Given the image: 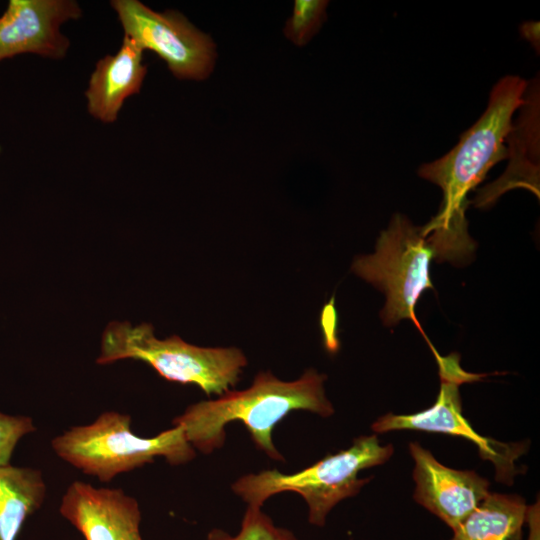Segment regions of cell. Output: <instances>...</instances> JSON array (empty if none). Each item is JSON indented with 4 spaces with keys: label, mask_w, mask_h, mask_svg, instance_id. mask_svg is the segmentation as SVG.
<instances>
[{
    "label": "cell",
    "mask_w": 540,
    "mask_h": 540,
    "mask_svg": "<svg viewBox=\"0 0 540 540\" xmlns=\"http://www.w3.org/2000/svg\"><path fill=\"white\" fill-rule=\"evenodd\" d=\"M337 316L333 306V300L324 307L322 313V329L324 334V343L327 351L335 353L338 350L339 342L336 336Z\"/></svg>",
    "instance_id": "obj_19"
},
{
    "label": "cell",
    "mask_w": 540,
    "mask_h": 540,
    "mask_svg": "<svg viewBox=\"0 0 540 540\" xmlns=\"http://www.w3.org/2000/svg\"><path fill=\"white\" fill-rule=\"evenodd\" d=\"M124 35L164 60L179 79L202 80L212 72L216 51L212 39L176 11L156 12L138 0L110 2Z\"/></svg>",
    "instance_id": "obj_7"
},
{
    "label": "cell",
    "mask_w": 540,
    "mask_h": 540,
    "mask_svg": "<svg viewBox=\"0 0 540 540\" xmlns=\"http://www.w3.org/2000/svg\"><path fill=\"white\" fill-rule=\"evenodd\" d=\"M81 16L74 0H10L0 16V62L27 53L63 59L70 41L61 26Z\"/></svg>",
    "instance_id": "obj_9"
},
{
    "label": "cell",
    "mask_w": 540,
    "mask_h": 540,
    "mask_svg": "<svg viewBox=\"0 0 540 540\" xmlns=\"http://www.w3.org/2000/svg\"><path fill=\"white\" fill-rule=\"evenodd\" d=\"M434 258L421 227L396 213L380 233L375 252L357 257L351 270L385 294L380 314L385 326L409 319L421 330L414 309L421 294L433 289L429 269Z\"/></svg>",
    "instance_id": "obj_6"
},
{
    "label": "cell",
    "mask_w": 540,
    "mask_h": 540,
    "mask_svg": "<svg viewBox=\"0 0 540 540\" xmlns=\"http://www.w3.org/2000/svg\"><path fill=\"white\" fill-rule=\"evenodd\" d=\"M527 513L522 497L490 493L453 530L450 540H521Z\"/></svg>",
    "instance_id": "obj_15"
},
{
    "label": "cell",
    "mask_w": 540,
    "mask_h": 540,
    "mask_svg": "<svg viewBox=\"0 0 540 540\" xmlns=\"http://www.w3.org/2000/svg\"><path fill=\"white\" fill-rule=\"evenodd\" d=\"M123 359L143 361L164 379L196 385L208 396L229 391L247 365V358L235 347H199L176 335L161 340L151 324L114 321L102 334L96 362L104 365Z\"/></svg>",
    "instance_id": "obj_3"
},
{
    "label": "cell",
    "mask_w": 540,
    "mask_h": 540,
    "mask_svg": "<svg viewBox=\"0 0 540 540\" xmlns=\"http://www.w3.org/2000/svg\"><path fill=\"white\" fill-rule=\"evenodd\" d=\"M35 431L31 417L0 412V466L10 464L17 443Z\"/></svg>",
    "instance_id": "obj_18"
},
{
    "label": "cell",
    "mask_w": 540,
    "mask_h": 540,
    "mask_svg": "<svg viewBox=\"0 0 540 540\" xmlns=\"http://www.w3.org/2000/svg\"><path fill=\"white\" fill-rule=\"evenodd\" d=\"M326 375L308 369L295 381H282L271 372L258 373L252 385L227 391L214 400L192 404L172 421L188 443L203 454L223 446L225 426L240 421L255 446L274 460H284L272 441V431L291 411L306 410L322 417L334 413L324 390Z\"/></svg>",
    "instance_id": "obj_2"
},
{
    "label": "cell",
    "mask_w": 540,
    "mask_h": 540,
    "mask_svg": "<svg viewBox=\"0 0 540 540\" xmlns=\"http://www.w3.org/2000/svg\"><path fill=\"white\" fill-rule=\"evenodd\" d=\"M520 114L513 122L512 131L508 137L509 166L497 182L489 189H483L476 197L477 207L491 205L507 189L520 185L526 179L525 171L533 180L538 182L539 175V83L534 79L527 84L524 103L519 108Z\"/></svg>",
    "instance_id": "obj_13"
},
{
    "label": "cell",
    "mask_w": 540,
    "mask_h": 540,
    "mask_svg": "<svg viewBox=\"0 0 540 540\" xmlns=\"http://www.w3.org/2000/svg\"><path fill=\"white\" fill-rule=\"evenodd\" d=\"M59 513L85 540H143L139 503L121 488L76 480L67 487Z\"/></svg>",
    "instance_id": "obj_11"
},
{
    "label": "cell",
    "mask_w": 540,
    "mask_h": 540,
    "mask_svg": "<svg viewBox=\"0 0 540 540\" xmlns=\"http://www.w3.org/2000/svg\"><path fill=\"white\" fill-rule=\"evenodd\" d=\"M393 452V446L381 445L376 435L361 436L348 449L328 455L294 474L264 470L240 477L231 487L248 506L254 507H262L277 493L296 492L307 503L308 521L323 527L335 505L357 495L370 481V478H359L358 473L384 464Z\"/></svg>",
    "instance_id": "obj_5"
},
{
    "label": "cell",
    "mask_w": 540,
    "mask_h": 540,
    "mask_svg": "<svg viewBox=\"0 0 540 540\" xmlns=\"http://www.w3.org/2000/svg\"><path fill=\"white\" fill-rule=\"evenodd\" d=\"M328 1L296 0L284 34L297 46H304L318 32L326 19Z\"/></svg>",
    "instance_id": "obj_17"
},
{
    "label": "cell",
    "mask_w": 540,
    "mask_h": 540,
    "mask_svg": "<svg viewBox=\"0 0 540 540\" xmlns=\"http://www.w3.org/2000/svg\"><path fill=\"white\" fill-rule=\"evenodd\" d=\"M520 34L526 39L533 48L539 53L540 37H539V22L526 21L520 26Z\"/></svg>",
    "instance_id": "obj_20"
},
{
    "label": "cell",
    "mask_w": 540,
    "mask_h": 540,
    "mask_svg": "<svg viewBox=\"0 0 540 540\" xmlns=\"http://www.w3.org/2000/svg\"><path fill=\"white\" fill-rule=\"evenodd\" d=\"M528 82L515 75L502 77L492 88L488 105L479 119L444 156L423 164L418 175L440 187L443 199L438 213L421 227L425 237L455 245L468 237L465 211L468 193L488 171L508 158L507 140L513 116L524 103Z\"/></svg>",
    "instance_id": "obj_1"
},
{
    "label": "cell",
    "mask_w": 540,
    "mask_h": 540,
    "mask_svg": "<svg viewBox=\"0 0 540 540\" xmlns=\"http://www.w3.org/2000/svg\"><path fill=\"white\" fill-rule=\"evenodd\" d=\"M414 460V499L454 530L490 494V482L471 470L440 463L418 442L409 444Z\"/></svg>",
    "instance_id": "obj_10"
},
{
    "label": "cell",
    "mask_w": 540,
    "mask_h": 540,
    "mask_svg": "<svg viewBox=\"0 0 540 540\" xmlns=\"http://www.w3.org/2000/svg\"><path fill=\"white\" fill-rule=\"evenodd\" d=\"M144 50L124 35L119 50L98 60L85 92L92 117L108 124L117 120L125 100L140 92L147 67Z\"/></svg>",
    "instance_id": "obj_12"
},
{
    "label": "cell",
    "mask_w": 540,
    "mask_h": 540,
    "mask_svg": "<svg viewBox=\"0 0 540 540\" xmlns=\"http://www.w3.org/2000/svg\"><path fill=\"white\" fill-rule=\"evenodd\" d=\"M55 454L82 473L107 483L155 458L171 465L191 461L195 449L180 426L144 438L131 430V416L116 411L100 414L87 425L74 426L51 440Z\"/></svg>",
    "instance_id": "obj_4"
},
{
    "label": "cell",
    "mask_w": 540,
    "mask_h": 540,
    "mask_svg": "<svg viewBox=\"0 0 540 540\" xmlns=\"http://www.w3.org/2000/svg\"><path fill=\"white\" fill-rule=\"evenodd\" d=\"M206 540H298L288 529L275 526L273 520L261 507L247 506L240 531L230 535L222 529L213 528Z\"/></svg>",
    "instance_id": "obj_16"
},
{
    "label": "cell",
    "mask_w": 540,
    "mask_h": 540,
    "mask_svg": "<svg viewBox=\"0 0 540 540\" xmlns=\"http://www.w3.org/2000/svg\"><path fill=\"white\" fill-rule=\"evenodd\" d=\"M46 493L39 469L0 466V540H17L25 521L44 504Z\"/></svg>",
    "instance_id": "obj_14"
},
{
    "label": "cell",
    "mask_w": 540,
    "mask_h": 540,
    "mask_svg": "<svg viewBox=\"0 0 540 540\" xmlns=\"http://www.w3.org/2000/svg\"><path fill=\"white\" fill-rule=\"evenodd\" d=\"M455 354L439 361L440 390L435 403L413 414L392 413L379 417L371 426L375 433L416 430L462 437L473 442L483 459L493 462L497 478L510 479L515 473V460L521 454L520 445L506 444L478 434L462 413L459 385L478 375L463 371Z\"/></svg>",
    "instance_id": "obj_8"
}]
</instances>
